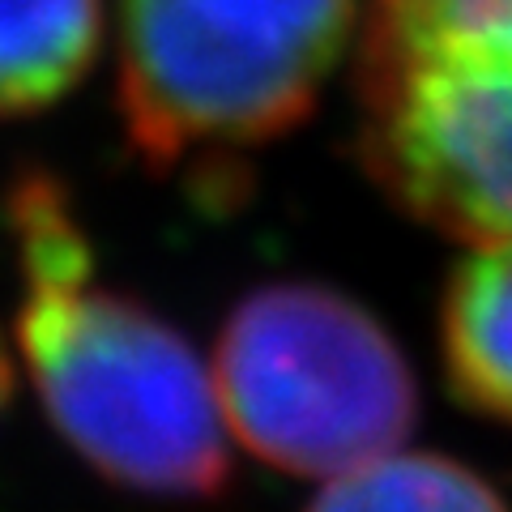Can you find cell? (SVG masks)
I'll use <instances>...</instances> for the list:
<instances>
[{"label":"cell","mask_w":512,"mask_h":512,"mask_svg":"<svg viewBox=\"0 0 512 512\" xmlns=\"http://www.w3.org/2000/svg\"><path fill=\"white\" fill-rule=\"evenodd\" d=\"M359 0H120V116L150 167H227L312 111Z\"/></svg>","instance_id":"cell-3"},{"label":"cell","mask_w":512,"mask_h":512,"mask_svg":"<svg viewBox=\"0 0 512 512\" xmlns=\"http://www.w3.org/2000/svg\"><path fill=\"white\" fill-rule=\"evenodd\" d=\"M444 363L474 410L512 423V235L483 239L444 295Z\"/></svg>","instance_id":"cell-5"},{"label":"cell","mask_w":512,"mask_h":512,"mask_svg":"<svg viewBox=\"0 0 512 512\" xmlns=\"http://www.w3.org/2000/svg\"><path fill=\"white\" fill-rule=\"evenodd\" d=\"M22 269L18 350L56 431L111 483L214 495L231 470L214 372L150 308L94 282L69 197L43 175L9 192Z\"/></svg>","instance_id":"cell-1"},{"label":"cell","mask_w":512,"mask_h":512,"mask_svg":"<svg viewBox=\"0 0 512 512\" xmlns=\"http://www.w3.org/2000/svg\"><path fill=\"white\" fill-rule=\"evenodd\" d=\"M308 512H508L474 470L431 453H384L329 478Z\"/></svg>","instance_id":"cell-7"},{"label":"cell","mask_w":512,"mask_h":512,"mask_svg":"<svg viewBox=\"0 0 512 512\" xmlns=\"http://www.w3.org/2000/svg\"><path fill=\"white\" fill-rule=\"evenodd\" d=\"M359 150L414 218L512 235V0H367Z\"/></svg>","instance_id":"cell-2"},{"label":"cell","mask_w":512,"mask_h":512,"mask_svg":"<svg viewBox=\"0 0 512 512\" xmlns=\"http://www.w3.org/2000/svg\"><path fill=\"white\" fill-rule=\"evenodd\" d=\"M103 0H0V116L64 99L99 56Z\"/></svg>","instance_id":"cell-6"},{"label":"cell","mask_w":512,"mask_h":512,"mask_svg":"<svg viewBox=\"0 0 512 512\" xmlns=\"http://www.w3.org/2000/svg\"><path fill=\"white\" fill-rule=\"evenodd\" d=\"M214 389L227 431L269 466L338 478L393 453L414 376L359 303L308 282L252 291L222 325Z\"/></svg>","instance_id":"cell-4"},{"label":"cell","mask_w":512,"mask_h":512,"mask_svg":"<svg viewBox=\"0 0 512 512\" xmlns=\"http://www.w3.org/2000/svg\"><path fill=\"white\" fill-rule=\"evenodd\" d=\"M9 389H13V359H9L5 342H0V410L9 406Z\"/></svg>","instance_id":"cell-8"}]
</instances>
